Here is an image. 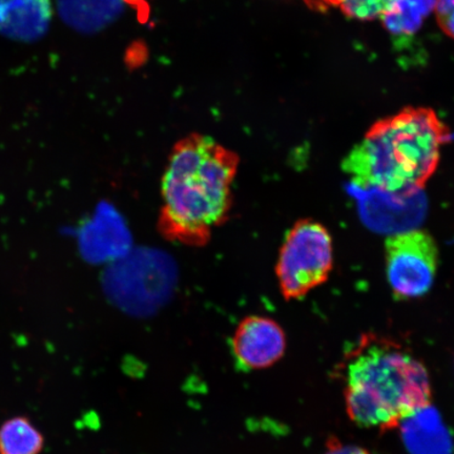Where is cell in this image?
Instances as JSON below:
<instances>
[{"mask_svg":"<svg viewBox=\"0 0 454 454\" xmlns=\"http://www.w3.org/2000/svg\"><path fill=\"white\" fill-rule=\"evenodd\" d=\"M312 10L338 9L346 17L359 20H374L389 8L395 0H304Z\"/></svg>","mask_w":454,"mask_h":454,"instance_id":"obj_12","label":"cell"},{"mask_svg":"<svg viewBox=\"0 0 454 454\" xmlns=\"http://www.w3.org/2000/svg\"><path fill=\"white\" fill-rule=\"evenodd\" d=\"M122 3H127L139 10L140 17H145V21L149 14V5H147L145 0H122Z\"/></svg>","mask_w":454,"mask_h":454,"instance_id":"obj_14","label":"cell"},{"mask_svg":"<svg viewBox=\"0 0 454 454\" xmlns=\"http://www.w3.org/2000/svg\"><path fill=\"white\" fill-rule=\"evenodd\" d=\"M240 158L206 135L192 134L170 151L162 176L158 229L168 241L202 247L231 214Z\"/></svg>","mask_w":454,"mask_h":454,"instance_id":"obj_1","label":"cell"},{"mask_svg":"<svg viewBox=\"0 0 454 454\" xmlns=\"http://www.w3.org/2000/svg\"><path fill=\"white\" fill-rule=\"evenodd\" d=\"M450 137L434 110L406 107L373 123L344 159L343 169L361 189L410 196L433 177Z\"/></svg>","mask_w":454,"mask_h":454,"instance_id":"obj_2","label":"cell"},{"mask_svg":"<svg viewBox=\"0 0 454 454\" xmlns=\"http://www.w3.org/2000/svg\"><path fill=\"white\" fill-rule=\"evenodd\" d=\"M397 428L411 454H453L454 442L440 413L430 404L403 419Z\"/></svg>","mask_w":454,"mask_h":454,"instance_id":"obj_7","label":"cell"},{"mask_svg":"<svg viewBox=\"0 0 454 454\" xmlns=\"http://www.w3.org/2000/svg\"><path fill=\"white\" fill-rule=\"evenodd\" d=\"M365 454H371V453H369L368 451H366V453H365Z\"/></svg>","mask_w":454,"mask_h":454,"instance_id":"obj_15","label":"cell"},{"mask_svg":"<svg viewBox=\"0 0 454 454\" xmlns=\"http://www.w3.org/2000/svg\"><path fill=\"white\" fill-rule=\"evenodd\" d=\"M231 348L237 362L244 368L254 371L269 368L286 353V333L270 317L249 316L238 325Z\"/></svg>","mask_w":454,"mask_h":454,"instance_id":"obj_6","label":"cell"},{"mask_svg":"<svg viewBox=\"0 0 454 454\" xmlns=\"http://www.w3.org/2000/svg\"><path fill=\"white\" fill-rule=\"evenodd\" d=\"M2 31L22 41H31L47 30L51 20L50 0H0Z\"/></svg>","mask_w":454,"mask_h":454,"instance_id":"obj_8","label":"cell"},{"mask_svg":"<svg viewBox=\"0 0 454 454\" xmlns=\"http://www.w3.org/2000/svg\"><path fill=\"white\" fill-rule=\"evenodd\" d=\"M333 265V239L326 227L315 220H299L287 231L277 261L282 296L302 299L328 280Z\"/></svg>","mask_w":454,"mask_h":454,"instance_id":"obj_4","label":"cell"},{"mask_svg":"<svg viewBox=\"0 0 454 454\" xmlns=\"http://www.w3.org/2000/svg\"><path fill=\"white\" fill-rule=\"evenodd\" d=\"M386 271L396 300L424 296L434 286L439 264L436 243L425 231H410L385 242Z\"/></svg>","mask_w":454,"mask_h":454,"instance_id":"obj_5","label":"cell"},{"mask_svg":"<svg viewBox=\"0 0 454 454\" xmlns=\"http://www.w3.org/2000/svg\"><path fill=\"white\" fill-rule=\"evenodd\" d=\"M62 20L82 33H96L122 13V0H59Z\"/></svg>","mask_w":454,"mask_h":454,"instance_id":"obj_9","label":"cell"},{"mask_svg":"<svg viewBox=\"0 0 454 454\" xmlns=\"http://www.w3.org/2000/svg\"><path fill=\"white\" fill-rule=\"evenodd\" d=\"M43 436L25 418H15L0 428V454H38Z\"/></svg>","mask_w":454,"mask_h":454,"instance_id":"obj_11","label":"cell"},{"mask_svg":"<svg viewBox=\"0 0 454 454\" xmlns=\"http://www.w3.org/2000/svg\"><path fill=\"white\" fill-rule=\"evenodd\" d=\"M436 3L438 0H395L380 20L390 35L396 38L411 37L434 13Z\"/></svg>","mask_w":454,"mask_h":454,"instance_id":"obj_10","label":"cell"},{"mask_svg":"<svg viewBox=\"0 0 454 454\" xmlns=\"http://www.w3.org/2000/svg\"><path fill=\"white\" fill-rule=\"evenodd\" d=\"M346 411L365 428H397L430 404L427 371L399 345L368 334L351 350L345 374Z\"/></svg>","mask_w":454,"mask_h":454,"instance_id":"obj_3","label":"cell"},{"mask_svg":"<svg viewBox=\"0 0 454 454\" xmlns=\"http://www.w3.org/2000/svg\"><path fill=\"white\" fill-rule=\"evenodd\" d=\"M434 14L442 33L454 39V0H438Z\"/></svg>","mask_w":454,"mask_h":454,"instance_id":"obj_13","label":"cell"}]
</instances>
